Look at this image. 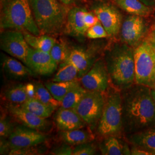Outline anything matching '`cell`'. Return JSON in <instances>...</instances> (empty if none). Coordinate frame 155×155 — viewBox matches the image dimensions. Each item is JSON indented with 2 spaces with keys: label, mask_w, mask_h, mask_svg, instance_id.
Instances as JSON below:
<instances>
[{
  "label": "cell",
  "mask_w": 155,
  "mask_h": 155,
  "mask_svg": "<svg viewBox=\"0 0 155 155\" xmlns=\"http://www.w3.org/2000/svg\"><path fill=\"white\" fill-rule=\"evenodd\" d=\"M147 86L138 84L129 91L122 106L123 123L134 133L155 126V101Z\"/></svg>",
  "instance_id": "obj_1"
},
{
  "label": "cell",
  "mask_w": 155,
  "mask_h": 155,
  "mask_svg": "<svg viewBox=\"0 0 155 155\" xmlns=\"http://www.w3.org/2000/svg\"><path fill=\"white\" fill-rule=\"evenodd\" d=\"M106 66L111 83L118 89L130 87L135 82L134 48L123 43L107 54Z\"/></svg>",
  "instance_id": "obj_2"
},
{
  "label": "cell",
  "mask_w": 155,
  "mask_h": 155,
  "mask_svg": "<svg viewBox=\"0 0 155 155\" xmlns=\"http://www.w3.org/2000/svg\"><path fill=\"white\" fill-rule=\"evenodd\" d=\"M0 6L1 29H16L40 35L29 0H1Z\"/></svg>",
  "instance_id": "obj_3"
},
{
  "label": "cell",
  "mask_w": 155,
  "mask_h": 155,
  "mask_svg": "<svg viewBox=\"0 0 155 155\" xmlns=\"http://www.w3.org/2000/svg\"><path fill=\"white\" fill-rule=\"evenodd\" d=\"M41 34L61 32L66 24L69 10L61 0H29Z\"/></svg>",
  "instance_id": "obj_4"
},
{
  "label": "cell",
  "mask_w": 155,
  "mask_h": 155,
  "mask_svg": "<svg viewBox=\"0 0 155 155\" xmlns=\"http://www.w3.org/2000/svg\"><path fill=\"white\" fill-rule=\"evenodd\" d=\"M122 101L118 90H112L106 98L98 122V132L104 137H118L123 129Z\"/></svg>",
  "instance_id": "obj_5"
},
{
  "label": "cell",
  "mask_w": 155,
  "mask_h": 155,
  "mask_svg": "<svg viewBox=\"0 0 155 155\" xmlns=\"http://www.w3.org/2000/svg\"><path fill=\"white\" fill-rule=\"evenodd\" d=\"M135 82L153 89L155 86V50L148 36L134 48Z\"/></svg>",
  "instance_id": "obj_6"
},
{
  "label": "cell",
  "mask_w": 155,
  "mask_h": 155,
  "mask_svg": "<svg viewBox=\"0 0 155 155\" xmlns=\"http://www.w3.org/2000/svg\"><path fill=\"white\" fill-rule=\"evenodd\" d=\"M105 100L102 92L87 90L82 99L74 109L86 124L94 126L100 121Z\"/></svg>",
  "instance_id": "obj_7"
},
{
  "label": "cell",
  "mask_w": 155,
  "mask_h": 155,
  "mask_svg": "<svg viewBox=\"0 0 155 155\" xmlns=\"http://www.w3.org/2000/svg\"><path fill=\"white\" fill-rule=\"evenodd\" d=\"M144 18L131 15L125 19L120 31L124 43L135 48L146 39L150 31Z\"/></svg>",
  "instance_id": "obj_8"
},
{
  "label": "cell",
  "mask_w": 155,
  "mask_h": 155,
  "mask_svg": "<svg viewBox=\"0 0 155 155\" xmlns=\"http://www.w3.org/2000/svg\"><path fill=\"white\" fill-rule=\"evenodd\" d=\"M1 49L24 64L30 46L22 32L16 29H8L1 32L0 38Z\"/></svg>",
  "instance_id": "obj_9"
},
{
  "label": "cell",
  "mask_w": 155,
  "mask_h": 155,
  "mask_svg": "<svg viewBox=\"0 0 155 155\" xmlns=\"http://www.w3.org/2000/svg\"><path fill=\"white\" fill-rule=\"evenodd\" d=\"M81 81L82 86L87 91H105L110 81L105 62L99 60L94 63Z\"/></svg>",
  "instance_id": "obj_10"
},
{
  "label": "cell",
  "mask_w": 155,
  "mask_h": 155,
  "mask_svg": "<svg viewBox=\"0 0 155 155\" xmlns=\"http://www.w3.org/2000/svg\"><path fill=\"white\" fill-rule=\"evenodd\" d=\"M93 10L109 36H116L120 33L122 17L115 6L108 4H101L95 6Z\"/></svg>",
  "instance_id": "obj_11"
},
{
  "label": "cell",
  "mask_w": 155,
  "mask_h": 155,
  "mask_svg": "<svg viewBox=\"0 0 155 155\" xmlns=\"http://www.w3.org/2000/svg\"><path fill=\"white\" fill-rule=\"evenodd\" d=\"M46 140V136L40 131L24 125L15 128L8 137L11 149L38 146Z\"/></svg>",
  "instance_id": "obj_12"
},
{
  "label": "cell",
  "mask_w": 155,
  "mask_h": 155,
  "mask_svg": "<svg viewBox=\"0 0 155 155\" xmlns=\"http://www.w3.org/2000/svg\"><path fill=\"white\" fill-rule=\"evenodd\" d=\"M26 66L40 75H50L55 71L58 63L50 55L46 52L29 47L26 60Z\"/></svg>",
  "instance_id": "obj_13"
},
{
  "label": "cell",
  "mask_w": 155,
  "mask_h": 155,
  "mask_svg": "<svg viewBox=\"0 0 155 155\" xmlns=\"http://www.w3.org/2000/svg\"><path fill=\"white\" fill-rule=\"evenodd\" d=\"M8 109L12 116L25 127L39 131L46 130L50 127V123L47 118L38 116L21 106L10 105Z\"/></svg>",
  "instance_id": "obj_14"
},
{
  "label": "cell",
  "mask_w": 155,
  "mask_h": 155,
  "mask_svg": "<svg viewBox=\"0 0 155 155\" xmlns=\"http://www.w3.org/2000/svg\"><path fill=\"white\" fill-rule=\"evenodd\" d=\"M55 122L61 131L82 129L86 125L74 109H66L61 107L56 113Z\"/></svg>",
  "instance_id": "obj_15"
},
{
  "label": "cell",
  "mask_w": 155,
  "mask_h": 155,
  "mask_svg": "<svg viewBox=\"0 0 155 155\" xmlns=\"http://www.w3.org/2000/svg\"><path fill=\"white\" fill-rule=\"evenodd\" d=\"M86 11V9L78 6H74L69 10L66 24L67 33L75 37L84 36L88 30L84 21Z\"/></svg>",
  "instance_id": "obj_16"
},
{
  "label": "cell",
  "mask_w": 155,
  "mask_h": 155,
  "mask_svg": "<svg viewBox=\"0 0 155 155\" xmlns=\"http://www.w3.org/2000/svg\"><path fill=\"white\" fill-rule=\"evenodd\" d=\"M133 145L155 155V126L133 133L129 138Z\"/></svg>",
  "instance_id": "obj_17"
},
{
  "label": "cell",
  "mask_w": 155,
  "mask_h": 155,
  "mask_svg": "<svg viewBox=\"0 0 155 155\" xmlns=\"http://www.w3.org/2000/svg\"><path fill=\"white\" fill-rule=\"evenodd\" d=\"M67 61L71 62L77 67L79 78L85 75L94 64V60L91 54L81 48L71 50Z\"/></svg>",
  "instance_id": "obj_18"
},
{
  "label": "cell",
  "mask_w": 155,
  "mask_h": 155,
  "mask_svg": "<svg viewBox=\"0 0 155 155\" xmlns=\"http://www.w3.org/2000/svg\"><path fill=\"white\" fill-rule=\"evenodd\" d=\"M3 69L8 77L21 79L34 75V72L27 66L11 57H5L3 60Z\"/></svg>",
  "instance_id": "obj_19"
},
{
  "label": "cell",
  "mask_w": 155,
  "mask_h": 155,
  "mask_svg": "<svg viewBox=\"0 0 155 155\" xmlns=\"http://www.w3.org/2000/svg\"><path fill=\"white\" fill-rule=\"evenodd\" d=\"M100 150L102 155H131L130 149L128 145L115 136L105 137L100 145Z\"/></svg>",
  "instance_id": "obj_20"
},
{
  "label": "cell",
  "mask_w": 155,
  "mask_h": 155,
  "mask_svg": "<svg viewBox=\"0 0 155 155\" xmlns=\"http://www.w3.org/2000/svg\"><path fill=\"white\" fill-rule=\"evenodd\" d=\"M117 5L123 11L132 15L147 17L152 13L149 6L145 5L140 0H115Z\"/></svg>",
  "instance_id": "obj_21"
},
{
  "label": "cell",
  "mask_w": 155,
  "mask_h": 155,
  "mask_svg": "<svg viewBox=\"0 0 155 155\" xmlns=\"http://www.w3.org/2000/svg\"><path fill=\"white\" fill-rule=\"evenodd\" d=\"M22 33L31 47L46 52H50L56 41L54 38L47 35L36 36L27 31H23Z\"/></svg>",
  "instance_id": "obj_22"
},
{
  "label": "cell",
  "mask_w": 155,
  "mask_h": 155,
  "mask_svg": "<svg viewBox=\"0 0 155 155\" xmlns=\"http://www.w3.org/2000/svg\"><path fill=\"white\" fill-rule=\"evenodd\" d=\"M59 134L61 140L65 143L70 145H78L89 143L94 139L91 133L82 130V129L61 131Z\"/></svg>",
  "instance_id": "obj_23"
},
{
  "label": "cell",
  "mask_w": 155,
  "mask_h": 155,
  "mask_svg": "<svg viewBox=\"0 0 155 155\" xmlns=\"http://www.w3.org/2000/svg\"><path fill=\"white\" fill-rule=\"evenodd\" d=\"M20 106L38 116L43 118L50 117L56 109L54 106L45 104L36 98L28 99Z\"/></svg>",
  "instance_id": "obj_24"
},
{
  "label": "cell",
  "mask_w": 155,
  "mask_h": 155,
  "mask_svg": "<svg viewBox=\"0 0 155 155\" xmlns=\"http://www.w3.org/2000/svg\"><path fill=\"white\" fill-rule=\"evenodd\" d=\"M80 83L77 81L74 80L70 82H52L45 84V87L48 89L55 100L61 102V101L67 93L74 87Z\"/></svg>",
  "instance_id": "obj_25"
},
{
  "label": "cell",
  "mask_w": 155,
  "mask_h": 155,
  "mask_svg": "<svg viewBox=\"0 0 155 155\" xmlns=\"http://www.w3.org/2000/svg\"><path fill=\"white\" fill-rule=\"evenodd\" d=\"M78 77V70L71 62L67 60L61 64L60 68L53 78V82H70Z\"/></svg>",
  "instance_id": "obj_26"
},
{
  "label": "cell",
  "mask_w": 155,
  "mask_h": 155,
  "mask_svg": "<svg viewBox=\"0 0 155 155\" xmlns=\"http://www.w3.org/2000/svg\"><path fill=\"white\" fill-rule=\"evenodd\" d=\"M86 91L87 90L80 84L74 87L63 98L61 107L66 109H75Z\"/></svg>",
  "instance_id": "obj_27"
},
{
  "label": "cell",
  "mask_w": 155,
  "mask_h": 155,
  "mask_svg": "<svg viewBox=\"0 0 155 155\" xmlns=\"http://www.w3.org/2000/svg\"><path fill=\"white\" fill-rule=\"evenodd\" d=\"M6 100L14 104L21 105L29 99L26 91L25 85L19 84L12 87L6 91Z\"/></svg>",
  "instance_id": "obj_28"
},
{
  "label": "cell",
  "mask_w": 155,
  "mask_h": 155,
  "mask_svg": "<svg viewBox=\"0 0 155 155\" xmlns=\"http://www.w3.org/2000/svg\"><path fill=\"white\" fill-rule=\"evenodd\" d=\"M35 84V98L45 104L54 106L56 108L61 107V102L55 100L50 91L41 83H37Z\"/></svg>",
  "instance_id": "obj_29"
},
{
  "label": "cell",
  "mask_w": 155,
  "mask_h": 155,
  "mask_svg": "<svg viewBox=\"0 0 155 155\" xmlns=\"http://www.w3.org/2000/svg\"><path fill=\"white\" fill-rule=\"evenodd\" d=\"M71 51L63 41H56L50 54L58 64L66 61L70 56Z\"/></svg>",
  "instance_id": "obj_30"
},
{
  "label": "cell",
  "mask_w": 155,
  "mask_h": 155,
  "mask_svg": "<svg viewBox=\"0 0 155 155\" xmlns=\"http://www.w3.org/2000/svg\"><path fill=\"white\" fill-rule=\"evenodd\" d=\"M86 36L89 39H91L105 38L109 36L105 29L100 21L88 29Z\"/></svg>",
  "instance_id": "obj_31"
},
{
  "label": "cell",
  "mask_w": 155,
  "mask_h": 155,
  "mask_svg": "<svg viewBox=\"0 0 155 155\" xmlns=\"http://www.w3.org/2000/svg\"><path fill=\"white\" fill-rule=\"evenodd\" d=\"M96 153V148L90 142L77 145L72 152V155H93Z\"/></svg>",
  "instance_id": "obj_32"
},
{
  "label": "cell",
  "mask_w": 155,
  "mask_h": 155,
  "mask_svg": "<svg viewBox=\"0 0 155 155\" xmlns=\"http://www.w3.org/2000/svg\"><path fill=\"white\" fill-rule=\"evenodd\" d=\"M37 146L21 148H12L9 150L8 155H41L44 153L40 148L36 147Z\"/></svg>",
  "instance_id": "obj_33"
},
{
  "label": "cell",
  "mask_w": 155,
  "mask_h": 155,
  "mask_svg": "<svg viewBox=\"0 0 155 155\" xmlns=\"http://www.w3.org/2000/svg\"><path fill=\"white\" fill-rule=\"evenodd\" d=\"M15 128L11 121L4 117H1L0 120V136L2 138L9 137Z\"/></svg>",
  "instance_id": "obj_34"
},
{
  "label": "cell",
  "mask_w": 155,
  "mask_h": 155,
  "mask_svg": "<svg viewBox=\"0 0 155 155\" xmlns=\"http://www.w3.org/2000/svg\"><path fill=\"white\" fill-rule=\"evenodd\" d=\"M84 21L86 26L89 29L100 21L94 12L87 11L84 15Z\"/></svg>",
  "instance_id": "obj_35"
},
{
  "label": "cell",
  "mask_w": 155,
  "mask_h": 155,
  "mask_svg": "<svg viewBox=\"0 0 155 155\" xmlns=\"http://www.w3.org/2000/svg\"><path fill=\"white\" fill-rule=\"evenodd\" d=\"M69 144H64L59 147L51 152L53 155H72L73 148Z\"/></svg>",
  "instance_id": "obj_36"
},
{
  "label": "cell",
  "mask_w": 155,
  "mask_h": 155,
  "mask_svg": "<svg viewBox=\"0 0 155 155\" xmlns=\"http://www.w3.org/2000/svg\"><path fill=\"white\" fill-rule=\"evenodd\" d=\"M130 152L132 155H151L148 151L134 145H133L131 148Z\"/></svg>",
  "instance_id": "obj_37"
},
{
  "label": "cell",
  "mask_w": 155,
  "mask_h": 155,
  "mask_svg": "<svg viewBox=\"0 0 155 155\" xmlns=\"http://www.w3.org/2000/svg\"><path fill=\"white\" fill-rule=\"evenodd\" d=\"M25 87H26L27 94L28 95L29 99L35 98V93H36L35 84L32 83H28L25 84Z\"/></svg>",
  "instance_id": "obj_38"
},
{
  "label": "cell",
  "mask_w": 155,
  "mask_h": 155,
  "mask_svg": "<svg viewBox=\"0 0 155 155\" xmlns=\"http://www.w3.org/2000/svg\"><path fill=\"white\" fill-rule=\"evenodd\" d=\"M11 149L9 141H6L4 138L1 137V154H4L5 152H8L7 150L9 152Z\"/></svg>",
  "instance_id": "obj_39"
},
{
  "label": "cell",
  "mask_w": 155,
  "mask_h": 155,
  "mask_svg": "<svg viewBox=\"0 0 155 155\" xmlns=\"http://www.w3.org/2000/svg\"><path fill=\"white\" fill-rule=\"evenodd\" d=\"M148 38L152 43L155 50V29H152V31H150V33L148 35Z\"/></svg>",
  "instance_id": "obj_40"
},
{
  "label": "cell",
  "mask_w": 155,
  "mask_h": 155,
  "mask_svg": "<svg viewBox=\"0 0 155 155\" xmlns=\"http://www.w3.org/2000/svg\"><path fill=\"white\" fill-rule=\"evenodd\" d=\"M61 2L66 6L72 5L77 3L80 0H61Z\"/></svg>",
  "instance_id": "obj_41"
},
{
  "label": "cell",
  "mask_w": 155,
  "mask_h": 155,
  "mask_svg": "<svg viewBox=\"0 0 155 155\" xmlns=\"http://www.w3.org/2000/svg\"><path fill=\"white\" fill-rule=\"evenodd\" d=\"M147 5L153 6L155 5V0H140Z\"/></svg>",
  "instance_id": "obj_42"
},
{
  "label": "cell",
  "mask_w": 155,
  "mask_h": 155,
  "mask_svg": "<svg viewBox=\"0 0 155 155\" xmlns=\"http://www.w3.org/2000/svg\"><path fill=\"white\" fill-rule=\"evenodd\" d=\"M151 93H152V97L153 98V99L155 100V90H151Z\"/></svg>",
  "instance_id": "obj_43"
},
{
  "label": "cell",
  "mask_w": 155,
  "mask_h": 155,
  "mask_svg": "<svg viewBox=\"0 0 155 155\" xmlns=\"http://www.w3.org/2000/svg\"><path fill=\"white\" fill-rule=\"evenodd\" d=\"M154 89H155V87H154Z\"/></svg>",
  "instance_id": "obj_44"
},
{
  "label": "cell",
  "mask_w": 155,
  "mask_h": 155,
  "mask_svg": "<svg viewBox=\"0 0 155 155\" xmlns=\"http://www.w3.org/2000/svg\"><path fill=\"white\" fill-rule=\"evenodd\" d=\"M114 1H115V0H114Z\"/></svg>",
  "instance_id": "obj_45"
}]
</instances>
